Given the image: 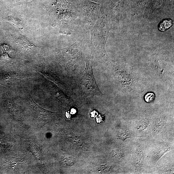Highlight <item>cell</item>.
Wrapping results in <instances>:
<instances>
[{"instance_id": "9c48e42d", "label": "cell", "mask_w": 174, "mask_h": 174, "mask_svg": "<svg viewBox=\"0 0 174 174\" xmlns=\"http://www.w3.org/2000/svg\"><path fill=\"white\" fill-rule=\"evenodd\" d=\"M102 116L101 115H99L96 119V121L97 123H100L103 120Z\"/></svg>"}, {"instance_id": "6da1fadb", "label": "cell", "mask_w": 174, "mask_h": 174, "mask_svg": "<svg viewBox=\"0 0 174 174\" xmlns=\"http://www.w3.org/2000/svg\"><path fill=\"white\" fill-rule=\"evenodd\" d=\"M92 59L91 58L87 61L86 67L81 80V88L82 93L87 97L101 96L103 94L97 85L94 75Z\"/></svg>"}, {"instance_id": "277c9868", "label": "cell", "mask_w": 174, "mask_h": 174, "mask_svg": "<svg viewBox=\"0 0 174 174\" xmlns=\"http://www.w3.org/2000/svg\"><path fill=\"white\" fill-rule=\"evenodd\" d=\"M173 24L172 21L171 19H166L163 21L159 25V29L160 31H163L169 29Z\"/></svg>"}, {"instance_id": "ba28073f", "label": "cell", "mask_w": 174, "mask_h": 174, "mask_svg": "<svg viewBox=\"0 0 174 174\" xmlns=\"http://www.w3.org/2000/svg\"><path fill=\"white\" fill-rule=\"evenodd\" d=\"M91 117L93 118H95L97 116V114H98L97 113V112L96 111H94L91 112Z\"/></svg>"}, {"instance_id": "8992f818", "label": "cell", "mask_w": 174, "mask_h": 174, "mask_svg": "<svg viewBox=\"0 0 174 174\" xmlns=\"http://www.w3.org/2000/svg\"><path fill=\"white\" fill-rule=\"evenodd\" d=\"M120 132L119 134V137L123 141H124L127 138L130 137L131 135L128 131L123 130Z\"/></svg>"}, {"instance_id": "5b68a950", "label": "cell", "mask_w": 174, "mask_h": 174, "mask_svg": "<svg viewBox=\"0 0 174 174\" xmlns=\"http://www.w3.org/2000/svg\"><path fill=\"white\" fill-rule=\"evenodd\" d=\"M2 20L4 21H8L11 22L15 25L16 26L19 28L22 27V23L21 21L15 17H3Z\"/></svg>"}, {"instance_id": "7a4b0ae2", "label": "cell", "mask_w": 174, "mask_h": 174, "mask_svg": "<svg viewBox=\"0 0 174 174\" xmlns=\"http://www.w3.org/2000/svg\"><path fill=\"white\" fill-rule=\"evenodd\" d=\"M82 49L79 47H72L63 51V63L69 72L76 69L80 60Z\"/></svg>"}, {"instance_id": "30bf717a", "label": "cell", "mask_w": 174, "mask_h": 174, "mask_svg": "<svg viewBox=\"0 0 174 174\" xmlns=\"http://www.w3.org/2000/svg\"><path fill=\"white\" fill-rule=\"evenodd\" d=\"M76 112V110H73H73H72V112L74 114Z\"/></svg>"}, {"instance_id": "52a82bcc", "label": "cell", "mask_w": 174, "mask_h": 174, "mask_svg": "<svg viewBox=\"0 0 174 174\" xmlns=\"http://www.w3.org/2000/svg\"><path fill=\"white\" fill-rule=\"evenodd\" d=\"M154 98V94L152 93L147 94L145 96L146 100V102H148L153 101Z\"/></svg>"}, {"instance_id": "3957f363", "label": "cell", "mask_w": 174, "mask_h": 174, "mask_svg": "<svg viewBox=\"0 0 174 174\" xmlns=\"http://www.w3.org/2000/svg\"><path fill=\"white\" fill-rule=\"evenodd\" d=\"M22 78L16 72L0 73V84L3 85Z\"/></svg>"}]
</instances>
